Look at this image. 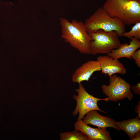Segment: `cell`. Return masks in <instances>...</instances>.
<instances>
[{
	"label": "cell",
	"instance_id": "obj_1",
	"mask_svg": "<svg viewBox=\"0 0 140 140\" xmlns=\"http://www.w3.org/2000/svg\"><path fill=\"white\" fill-rule=\"evenodd\" d=\"M61 36L65 41L82 54H90V44L92 39L84 23L66 18L60 19Z\"/></svg>",
	"mask_w": 140,
	"mask_h": 140
},
{
	"label": "cell",
	"instance_id": "obj_2",
	"mask_svg": "<svg viewBox=\"0 0 140 140\" xmlns=\"http://www.w3.org/2000/svg\"><path fill=\"white\" fill-rule=\"evenodd\" d=\"M102 7L110 17L125 25L140 22V0H106Z\"/></svg>",
	"mask_w": 140,
	"mask_h": 140
},
{
	"label": "cell",
	"instance_id": "obj_3",
	"mask_svg": "<svg viewBox=\"0 0 140 140\" xmlns=\"http://www.w3.org/2000/svg\"><path fill=\"white\" fill-rule=\"evenodd\" d=\"M89 33L99 30L105 32L114 31L119 36L122 37L125 32L126 25L121 20L110 17L102 7L97 9L84 23Z\"/></svg>",
	"mask_w": 140,
	"mask_h": 140
},
{
	"label": "cell",
	"instance_id": "obj_4",
	"mask_svg": "<svg viewBox=\"0 0 140 140\" xmlns=\"http://www.w3.org/2000/svg\"><path fill=\"white\" fill-rule=\"evenodd\" d=\"M92 39L90 43V54H107L119 47L121 43L117 33L114 31L105 32L99 30L89 33Z\"/></svg>",
	"mask_w": 140,
	"mask_h": 140
},
{
	"label": "cell",
	"instance_id": "obj_5",
	"mask_svg": "<svg viewBox=\"0 0 140 140\" xmlns=\"http://www.w3.org/2000/svg\"><path fill=\"white\" fill-rule=\"evenodd\" d=\"M109 85L102 86V91L108 96L109 101L117 102L127 98L131 101L133 97L130 83L120 76L114 74L109 77Z\"/></svg>",
	"mask_w": 140,
	"mask_h": 140
},
{
	"label": "cell",
	"instance_id": "obj_6",
	"mask_svg": "<svg viewBox=\"0 0 140 140\" xmlns=\"http://www.w3.org/2000/svg\"><path fill=\"white\" fill-rule=\"evenodd\" d=\"M75 91L78 95H73V97L76 101L77 104L72 114L75 116L79 114L78 120L83 119L87 113L94 110L106 113L99 109L97 102L100 100L108 101V97L100 99L94 97L87 92L81 83H79V88Z\"/></svg>",
	"mask_w": 140,
	"mask_h": 140
},
{
	"label": "cell",
	"instance_id": "obj_7",
	"mask_svg": "<svg viewBox=\"0 0 140 140\" xmlns=\"http://www.w3.org/2000/svg\"><path fill=\"white\" fill-rule=\"evenodd\" d=\"M101 71L99 62L97 60H89L77 68L72 76V80L79 84L88 81L94 73Z\"/></svg>",
	"mask_w": 140,
	"mask_h": 140
},
{
	"label": "cell",
	"instance_id": "obj_8",
	"mask_svg": "<svg viewBox=\"0 0 140 140\" xmlns=\"http://www.w3.org/2000/svg\"><path fill=\"white\" fill-rule=\"evenodd\" d=\"M99 63L103 74H107L109 77L116 73L124 75L126 69L118 59H115L108 55L101 56L97 58Z\"/></svg>",
	"mask_w": 140,
	"mask_h": 140
},
{
	"label": "cell",
	"instance_id": "obj_9",
	"mask_svg": "<svg viewBox=\"0 0 140 140\" xmlns=\"http://www.w3.org/2000/svg\"><path fill=\"white\" fill-rule=\"evenodd\" d=\"M75 130L86 135L88 140H111L109 132L106 128H93L84 123L82 120H78L74 124Z\"/></svg>",
	"mask_w": 140,
	"mask_h": 140
},
{
	"label": "cell",
	"instance_id": "obj_10",
	"mask_svg": "<svg viewBox=\"0 0 140 140\" xmlns=\"http://www.w3.org/2000/svg\"><path fill=\"white\" fill-rule=\"evenodd\" d=\"M82 121L88 125H91L102 128L111 127L118 131L120 130L117 122L115 120L109 117L100 115L96 110H92L87 113Z\"/></svg>",
	"mask_w": 140,
	"mask_h": 140
},
{
	"label": "cell",
	"instance_id": "obj_11",
	"mask_svg": "<svg viewBox=\"0 0 140 140\" xmlns=\"http://www.w3.org/2000/svg\"><path fill=\"white\" fill-rule=\"evenodd\" d=\"M130 44H121L119 47L113 50L107 55L115 59L122 58L131 59V56L134 52L140 47V41L135 38L130 39Z\"/></svg>",
	"mask_w": 140,
	"mask_h": 140
},
{
	"label": "cell",
	"instance_id": "obj_12",
	"mask_svg": "<svg viewBox=\"0 0 140 140\" xmlns=\"http://www.w3.org/2000/svg\"><path fill=\"white\" fill-rule=\"evenodd\" d=\"M140 118L137 116L135 118L124 120L117 122L120 130L124 131L128 135L130 140L140 132Z\"/></svg>",
	"mask_w": 140,
	"mask_h": 140
},
{
	"label": "cell",
	"instance_id": "obj_13",
	"mask_svg": "<svg viewBox=\"0 0 140 140\" xmlns=\"http://www.w3.org/2000/svg\"><path fill=\"white\" fill-rule=\"evenodd\" d=\"M59 136L60 140H88L86 135L76 130L60 133Z\"/></svg>",
	"mask_w": 140,
	"mask_h": 140
},
{
	"label": "cell",
	"instance_id": "obj_14",
	"mask_svg": "<svg viewBox=\"0 0 140 140\" xmlns=\"http://www.w3.org/2000/svg\"><path fill=\"white\" fill-rule=\"evenodd\" d=\"M122 36L130 39L133 37L139 40L140 39V22L134 24L130 31L126 32H125Z\"/></svg>",
	"mask_w": 140,
	"mask_h": 140
},
{
	"label": "cell",
	"instance_id": "obj_15",
	"mask_svg": "<svg viewBox=\"0 0 140 140\" xmlns=\"http://www.w3.org/2000/svg\"><path fill=\"white\" fill-rule=\"evenodd\" d=\"M131 58H132L135 61L136 64L139 68H140V49H139L136 50L133 53L131 56Z\"/></svg>",
	"mask_w": 140,
	"mask_h": 140
},
{
	"label": "cell",
	"instance_id": "obj_16",
	"mask_svg": "<svg viewBox=\"0 0 140 140\" xmlns=\"http://www.w3.org/2000/svg\"><path fill=\"white\" fill-rule=\"evenodd\" d=\"M133 92L135 94L140 95V83L138 82L135 85L132 86L131 88Z\"/></svg>",
	"mask_w": 140,
	"mask_h": 140
},
{
	"label": "cell",
	"instance_id": "obj_17",
	"mask_svg": "<svg viewBox=\"0 0 140 140\" xmlns=\"http://www.w3.org/2000/svg\"><path fill=\"white\" fill-rule=\"evenodd\" d=\"M135 112L136 113L138 114V116L140 118V102H138V105L136 106L135 108Z\"/></svg>",
	"mask_w": 140,
	"mask_h": 140
},
{
	"label": "cell",
	"instance_id": "obj_18",
	"mask_svg": "<svg viewBox=\"0 0 140 140\" xmlns=\"http://www.w3.org/2000/svg\"><path fill=\"white\" fill-rule=\"evenodd\" d=\"M140 139V132L138 133L133 138L132 140H138Z\"/></svg>",
	"mask_w": 140,
	"mask_h": 140
}]
</instances>
